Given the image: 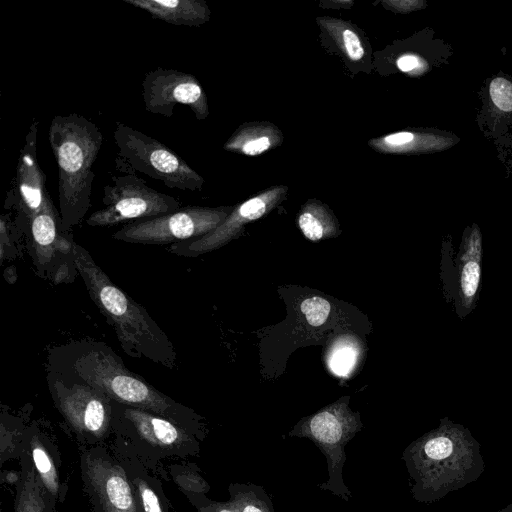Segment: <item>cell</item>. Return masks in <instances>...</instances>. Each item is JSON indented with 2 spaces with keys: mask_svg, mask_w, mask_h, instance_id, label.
Returning a JSON list of instances; mask_svg holds the SVG:
<instances>
[{
  "mask_svg": "<svg viewBox=\"0 0 512 512\" xmlns=\"http://www.w3.org/2000/svg\"><path fill=\"white\" fill-rule=\"evenodd\" d=\"M47 371L82 381L118 403L164 416L202 440L208 434L201 415L129 370L122 358L102 341L82 338L51 348Z\"/></svg>",
  "mask_w": 512,
  "mask_h": 512,
  "instance_id": "6da1fadb",
  "label": "cell"
},
{
  "mask_svg": "<svg viewBox=\"0 0 512 512\" xmlns=\"http://www.w3.org/2000/svg\"><path fill=\"white\" fill-rule=\"evenodd\" d=\"M401 459L412 482L413 499L424 504L475 482L485 469L480 443L467 427L448 417L413 440Z\"/></svg>",
  "mask_w": 512,
  "mask_h": 512,
  "instance_id": "7a4b0ae2",
  "label": "cell"
},
{
  "mask_svg": "<svg viewBox=\"0 0 512 512\" xmlns=\"http://www.w3.org/2000/svg\"><path fill=\"white\" fill-rule=\"evenodd\" d=\"M73 254L91 300L114 330L122 350L130 357L174 369L176 350L145 307L113 283L83 246L74 242Z\"/></svg>",
  "mask_w": 512,
  "mask_h": 512,
  "instance_id": "3957f363",
  "label": "cell"
},
{
  "mask_svg": "<svg viewBox=\"0 0 512 512\" xmlns=\"http://www.w3.org/2000/svg\"><path fill=\"white\" fill-rule=\"evenodd\" d=\"M48 141L58 167L59 213L62 229L72 234L91 207L92 170L103 143L99 127L77 113L56 115Z\"/></svg>",
  "mask_w": 512,
  "mask_h": 512,
  "instance_id": "277c9868",
  "label": "cell"
},
{
  "mask_svg": "<svg viewBox=\"0 0 512 512\" xmlns=\"http://www.w3.org/2000/svg\"><path fill=\"white\" fill-rule=\"evenodd\" d=\"M113 436L121 439L144 467L170 481L167 465L199 457L202 439L194 432L159 414L113 400Z\"/></svg>",
  "mask_w": 512,
  "mask_h": 512,
  "instance_id": "5b68a950",
  "label": "cell"
},
{
  "mask_svg": "<svg viewBox=\"0 0 512 512\" xmlns=\"http://www.w3.org/2000/svg\"><path fill=\"white\" fill-rule=\"evenodd\" d=\"M349 396H343L316 413L301 418L288 436L311 440L326 458L328 479L319 484L321 491L348 502L352 493L343 479L347 460L346 445L360 432L363 423L359 412L349 407Z\"/></svg>",
  "mask_w": 512,
  "mask_h": 512,
  "instance_id": "8992f818",
  "label": "cell"
},
{
  "mask_svg": "<svg viewBox=\"0 0 512 512\" xmlns=\"http://www.w3.org/2000/svg\"><path fill=\"white\" fill-rule=\"evenodd\" d=\"M113 138L117 146L115 167L124 174L143 173L165 186L199 192L205 183L176 152L155 138L121 122H115Z\"/></svg>",
  "mask_w": 512,
  "mask_h": 512,
  "instance_id": "52a82bcc",
  "label": "cell"
},
{
  "mask_svg": "<svg viewBox=\"0 0 512 512\" xmlns=\"http://www.w3.org/2000/svg\"><path fill=\"white\" fill-rule=\"evenodd\" d=\"M48 391L78 447L107 444L113 436V400L94 387L47 371Z\"/></svg>",
  "mask_w": 512,
  "mask_h": 512,
  "instance_id": "ba28073f",
  "label": "cell"
},
{
  "mask_svg": "<svg viewBox=\"0 0 512 512\" xmlns=\"http://www.w3.org/2000/svg\"><path fill=\"white\" fill-rule=\"evenodd\" d=\"M78 450L82 492L90 512H142L123 465L107 444Z\"/></svg>",
  "mask_w": 512,
  "mask_h": 512,
  "instance_id": "9c48e42d",
  "label": "cell"
},
{
  "mask_svg": "<svg viewBox=\"0 0 512 512\" xmlns=\"http://www.w3.org/2000/svg\"><path fill=\"white\" fill-rule=\"evenodd\" d=\"M103 207L86 220L92 227H111L165 215L181 208L180 201L149 187L137 174L115 175L103 189Z\"/></svg>",
  "mask_w": 512,
  "mask_h": 512,
  "instance_id": "30bf717a",
  "label": "cell"
},
{
  "mask_svg": "<svg viewBox=\"0 0 512 512\" xmlns=\"http://www.w3.org/2000/svg\"><path fill=\"white\" fill-rule=\"evenodd\" d=\"M232 210L233 206H186L165 215L129 222L112 238L133 244L172 245L213 231Z\"/></svg>",
  "mask_w": 512,
  "mask_h": 512,
  "instance_id": "8fae6325",
  "label": "cell"
},
{
  "mask_svg": "<svg viewBox=\"0 0 512 512\" xmlns=\"http://www.w3.org/2000/svg\"><path fill=\"white\" fill-rule=\"evenodd\" d=\"M27 220V248L36 273L54 284L71 283L78 274L73 235L62 229L52 200Z\"/></svg>",
  "mask_w": 512,
  "mask_h": 512,
  "instance_id": "7c38bea8",
  "label": "cell"
},
{
  "mask_svg": "<svg viewBox=\"0 0 512 512\" xmlns=\"http://www.w3.org/2000/svg\"><path fill=\"white\" fill-rule=\"evenodd\" d=\"M442 248L441 280L448 303L455 314L465 319L476 307L482 285V234L473 225L463 233L455 258L452 248Z\"/></svg>",
  "mask_w": 512,
  "mask_h": 512,
  "instance_id": "4fadbf2b",
  "label": "cell"
},
{
  "mask_svg": "<svg viewBox=\"0 0 512 512\" xmlns=\"http://www.w3.org/2000/svg\"><path fill=\"white\" fill-rule=\"evenodd\" d=\"M146 111L170 118L178 104L188 106L197 120L209 115L208 99L198 79L187 72L157 67L142 81Z\"/></svg>",
  "mask_w": 512,
  "mask_h": 512,
  "instance_id": "5bb4252c",
  "label": "cell"
},
{
  "mask_svg": "<svg viewBox=\"0 0 512 512\" xmlns=\"http://www.w3.org/2000/svg\"><path fill=\"white\" fill-rule=\"evenodd\" d=\"M288 187L273 185L233 207L226 219L206 235L169 246L168 251L178 256L196 257L219 249L239 237L245 225L262 218L286 197Z\"/></svg>",
  "mask_w": 512,
  "mask_h": 512,
  "instance_id": "9a60e30c",
  "label": "cell"
},
{
  "mask_svg": "<svg viewBox=\"0 0 512 512\" xmlns=\"http://www.w3.org/2000/svg\"><path fill=\"white\" fill-rule=\"evenodd\" d=\"M31 457L43 484L59 505L69 491L70 475L64 465L57 439L48 425L31 421L24 437L23 447Z\"/></svg>",
  "mask_w": 512,
  "mask_h": 512,
  "instance_id": "2e32d148",
  "label": "cell"
},
{
  "mask_svg": "<svg viewBox=\"0 0 512 512\" xmlns=\"http://www.w3.org/2000/svg\"><path fill=\"white\" fill-rule=\"evenodd\" d=\"M38 124L39 121L34 119L29 127L24 145L20 150L16 170L19 210L25 219L40 211L51 201L45 185L46 176L36 155Z\"/></svg>",
  "mask_w": 512,
  "mask_h": 512,
  "instance_id": "e0dca14e",
  "label": "cell"
},
{
  "mask_svg": "<svg viewBox=\"0 0 512 512\" xmlns=\"http://www.w3.org/2000/svg\"><path fill=\"white\" fill-rule=\"evenodd\" d=\"M107 445L123 465L142 512H171L170 501L163 490V480L150 473L121 439L112 436Z\"/></svg>",
  "mask_w": 512,
  "mask_h": 512,
  "instance_id": "ac0fdd59",
  "label": "cell"
},
{
  "mask_svg": "<svg viewBox=\"0 0 512 512\" xmlns=\"http://www.w3.org/2000/svg\"><path fill=\"white\" fill-rule=\"evenodd\" d=\"M126 4L146 11L152 18L168 24L200 27L211 17L204 0H123Z\"/></svg>",
  "mask_w": 512,
  "mask_h": 512,
  "instance_id": "d6986e66",
  "label": "cell"
},
{
  "mask_svg": "<svg viewBox=\"0 0 512 512\" xmlns=\"http://www.w3.org/2000/svg\"><path fill=\"white\" fill-rule=\"evenodd\" d=\"M20 480L16 484L15 512H58V502L36 471L30 455L22 449L19 458Z\"/></svg>",
  "mask_w": 512,
  "mask_h": 512,
  "instance_id": "ffe728a7",
  "label": "cell"
},
{
  "mask_svg": "<svg viewBox=\"0 0 512 512\" xmlns=\"http://www.w3.org/2000/svg\"><path fill=\"white\" fill-rule=\"evenodd\" d=\"M281 130L268 121L246 122L239 126L224 143L223 148L232 153L258 156L280 146Z\"/></svg>",
  "mask_w": 512,
  "mask_h": 512,
  "instance_id": "44dd1931",
  "label": "cell"
},
{
  "mask_svg": "<svg viewBox=\"0 0 512 512\" xmlns=\"http://www.w3.org/2000/svg\"><path fill=\"white\" fill-rule=\"evenodd\" d=\"M322 34L332 42V48L338 51L346 62L355 64L361 62L367 55L365 42L349 22L331 17L316 19Z\"/></svg>",
  "mask_w": 512,
  "mask_h": 512,
  "instance_id": "7402d4cb",
  "label": "cell"
},
{
  "mask_svg": "<svg viewBox=\"0 0 512 512\" xmlns=\"http://www.w3.org/2000/svg\"><path fill=\"white\" fill-rule=\"evenodd\" d=\"M297 224L310 241L336 237L341 233L334 213L318 199H310L301 206Z\"/></svg>",
  "mask_w": 512,
  "mask_h": 512,
  "instance_id": "603a6c76",
  "label": "cell"
},
{
  "mask_svg": "<svg viewBox=\"0 0 512 512\" xmlns=\"http://www.w3.org/2000/svg\"><path fill=\"white\" fill-rule=\"evenodd\" d=\"M363 354L362 342L354 335L344 334L330 343L326 352V363L331 373L348 378L357 370Z\"/></svg>",
  "mask_w": 512,
  "mask_h": 512,
  "instance_id": "cb8c5ba5",
  "label": "cell"
},
{
  "mask_svg": "<svg viewBox=\"0 0 512 512\" xmlns=\"http://www.w3.org/2000/svg\"><path fill=\"white\" fill-rule=\"evenodd\" d=\"M27 417L15 416L2 409L0 430V463L20 458L26 430Z\"/></svg>",
  "mask_w": 512,
  "mask_h": 512,
  "instance_id": "d4e9b609",
  "label": "cell"
},
{
  "mask_svg": "<svg viewBox=\"0 0 512 512\" xmlns=\"http://www.w3.org/2000/svg\"><path fill=\"white\" fill-rule=\"evenodd\" d=\"M228 493L229 500L241 512H275L271 497L260 485L233 482Z\"/></svg>",
  "mask_w": 512,
  "mask_h": 512,
  "instance_id": "484cf974",
  "label": "cell"
},
{
  "mask_svg": "<svg viewBox=\"0 0 512 512\" xmlns=\"http://www.w3.org/2000/svg\"><path fill=\"white\" fill-rule=\"evenodd\" d=\"M168 475L186 498L206 495L210 485L201 476L200 468L196 463L180 462L167 465Z\"/></svg>",
  "mask_w": 512,
  "mask_h": 512,
  "instance_id": "4316f807",
  "label": "cell"
},
{
  "mask_svg": "<svg viewBox=\"0 0 512 512\" xmlns=\"http://www.w3.org/2000/svg\"><path fill=\"white\" fill-rule=\"evenodd\" d=\"M300 311L311 326L323 325L332 311V305L324 298L314 296L302 301Z\"/></svg>",
  "mask_w": 512,
  "mask_h": 512,
  "instance_id": "83f0119b",
  "label": "cell"
},
{
  "mask_svg": "<svg viewBox=\"0 0 512 512\" xmlns=\"http://www.w3.org/2000/svg\"><path fill=\"white\" fill-rule=\"evenodd\" d=\"M494 104L503 111H512V84L504 78H495L490 84Z\"/></svg>",
  "mask_w": 512,
  "mask_h": 512,
  "instance_id": "f1b7e54d",
  "label": "cell"
},
{
  "mask_svg": "<svg viewBox=\"0 0 512 512\" xmlns=\"http://www.w3.org/2000/svg\"><path fill=\"white\" fill-rule=\"evenodd\" d=\"M187 499L196 512H241L230 500L215 501L206 495L191 496Z\"/></svg>",
  "mask_w": 512,
  "mask_h": 512,
  "instance_id": "f546056e",
  "label": "cell"
},
{
  "mask_svg": "<svg viewBox=\"0 0 512 512\" xmlns=\"http://www.w3.org/2000/svg\"><path fill=\"white\" fill-rule=\"evenodd\" d=\"M380 3L385 9L400 13L412 11L421 5L418 1L409 0H381Z\"/></svg>",
  "mask_w": 512,
  "mask_h": 512,
  "instance_id": "4dcf8cb0",
  "label": "cell"
},
{
  "mask_svg": "<svg viewBox=\"0 0 512 512\" xmlns=\"http://www.w3.org/2000/svg\"><path fill=\"white\" fill-rule=\"evenodd\" d=\"M421 60L412 54H405L397 59L396 65L402 72H411L419 67Z\"/></svg>",
  "mask_w": 512,
  "mask_h": 512,
  "instance_id": "1f68e13d",
  "label": "cell"
},
{
  "mask_svg": "<svg viewBox=\"0 0 512 512\" xmlns=\"http://www.w3.org/2000/svg\"><path fill=\"white\" fill-rule=\"evenodd\" d=\"M354 5L352 0H322L319 3V6L325 9H349Z\"/></svg>",
  "mask_w": 512,
  "mask_h": 512,
  "instance_id": "d6a6232c",
  "label": "cell"
},
{
  "mask_svg": "<svg viewBox=\"0 0 512 512\" xmlns=\"http://www.w3.org/2000/svg\"><path fill=\"white\" fill-rule=\"evenodd\" d=\"M497 512H512V504H508L507 506L498 510Z\"/></svg>",
  "mask_w": 512,
  "mask_h": 512,
  "instance_id": "836d02e7",
  "label": "cell"
}]
</instances>
